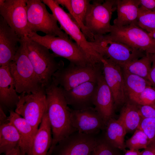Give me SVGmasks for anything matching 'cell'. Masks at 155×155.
I'll list each match as a JSON object with an SVG mask.
<instances>
[{
  "label": "cell",
  "instance_id": "6da1fadb",
  "mask_svg": "<svg viewBox=\"0 0 155 155\" xmlns=\"http://www.w3.org/2000/svg\"><path fill=\"white\" fill-rule=\"evenodd\" d=\"M45 88L46 112L52 134V142L47 155H51L60 141L76 131L72 123V110L68 106L60 87L52 81Z\"/></svg>",
  "mask_w": 155,
  "mask_h": 155
},
{
  "label": "cell",
  "instance_id": "7a4b0ae2",
  "mask_svg": "<svg viewBox=\"0 0 155 155\" xmlns=\"http://www.w3.org/2000/svg\"><path fill=\"white\" fill-rule=\"evenodd\" d=\"M9 65L17 93H35L44 87L28 57L25 42L23 38H21L19 46L13 60Z\"/></svg>",
  "mask_w": 155,
  "mask_h": 155
},
{
  "label": "cell",
  "instance_id": "3957f363",
  "mask_svg": "<svg viewBox=\"0 0 155 155\" xmlns=\"http://www.w3.org/2000/svg\"><path fill=\"white\" fill-rule=\"evenodd\" d=\"M51 10L60 25V28L82 49L90 63L96 65L102 63L103 57L88 40L80 28L69 13L66 12L55 0H42Z\"/></svg>",
  "mask_w": 155,
  "mask_h": 155
},
{
  "label": "cell",
  "instance_id": "277c9868",
  "mask_svg": "<svg viewBox=\"0 0 155 155\" xmlns=\"http://www.w3.org/2000/svg\"><path fill=\"white\" fill-rule=\"evenodd\" d=\"M23 38L28 57L42 86L45 88L51 83L54 73L64 67L63 62H57L55 55L45 46L28 36Z\"/></svg>",
  "mask_w": 155,
  "mask_h": 155
},
{
  "label": "cell",
  "instance_id": "5b68a950",
  "mask_svg": "<svg viewBox=\"0 0 155 155\" xmlns=\"http://www.w3.org/2000/svg\"><path fill=\"white\" fill-rule=\"evenodd\" d=\"M28 37L51 50L55 57L65 58L70 63L80 65L91 64L81 47L69 37L47 35L41 36L33 32Z\"/></svg>",
  "mask_w": 155,
  "mask_h": 155
},
{
  "label": "cell",
  "instance_id": "8992f818",
  "mask_svg": "<svg viewBox=\"0 0 155 155\" xmlns=\"http://www.w3.org/2000/svg\"><path fill=\"white\" fill-rule=\"evenodd\" d=\"M102 63L80 65L69 63L57 70L52 81L61 88L68 90L88 82H97L102 74Z\"/></svg>",
  "mask_w": 155,
  "mask_h": 155
},
{
  "label": "cell",
  "instance_id": "52a82bcc",
  "mask_svg": "<svg viewBox=\"0 0 155 155\" xmlns=\"http://www.w3.org/2000/svg\"><path fill=\"white\" fill-rule=\"evenodd\" d=\"M45 4L40 0H27L28 23L31 32H41L46 35L69 38L59 27L54 16L47 10Z\"/></svg>",
  "mask_w": 155,
  "mask_h": 155
},
{
  "label": "cell",
  "instance_id": "ba28073f",
  "mask_svg": "<svg viewBox=\"0 0 155 155\" xmlns=\"http://www.w3.org/2000/svg\"><path fill=\"white\" fill-rule=\"evenodd\" d=\"M110 39L126 44L146 53L155 54V40L137 25L122 27L111 25L109 33L104 35Z\"/></svg>",
  "mask_w": 155,
  "mask_h": 155
},
{
  "label": "cell",
  "instance_id": "9c48e42d",
  "mask_svg": "<svg viewBox=\"0 0 155 155\" xmlns=\"http://www.w3.org/2000/svg\"><path fill=\"white\" fill-rule=\"evenodd\" d=\"M96 51L121 67L144 56V52L133 48L119 42L109 39L104 35L94 37L91 42Z\"/></svg>",
  "mask_w": 155,
  "mask_h": 155
},
{
  "label": "cell",
  "instance_id": "30bf717a",
  "mask_svg": "<svg viewBox=\"0 0 155 155\" xmlns=\"http://www.w3.org/2000/svg\"><path fill=\"white\" fill-rule=\"evenodd\" d=\"M116 0H95L91 3L85 25L93 36H101L110 33L113 12L116 10Z\"/></svg>",
  "mask_w": 155,
  "mask_h": 155
},
{
  "label": "cell",
  "instance_id": "8fae6325",
  "mask_svg": "<svg viewBox=\"0 0 155 155\" xmlns=\"http://www.w3.org/2000/svg\"><path fill=\"white\" fill-rule=\"evenodd\" d=\"M15 112L26 120L36 132L47 111L45 87L35 93L23 92Z\"/></svg>",
  "mask_w": 155,
  "mask_h": 155
},
{
  "label": "cell",
  "instance_id": "7c38bea8",
  "mask_svg": "<svg viewBox=\"0 0 155 155\" xmlns=\"http://www.w3.org/2000/svg\"><path fill=\"white\" fill-rule=\"evenodd\" d=\"M27 0H0V14L20 38L31 32L28 26Z\"/></svg>",
  "mask_w": 155,
  "mask_h": 155
},
{
  "label": "cell",
  "instance_id": "4fadbf2b",
  "mask_svg": "<svg viewBox=\"0 0 155 155\" xmlns=\"http://www.w3.org/2000/svg\"><path fill=\"white\" fill-rule=\"evenodd\" d=\"M95 135L76 131L60 141L52 153L57 152V155H90L98 139Z\"/></svg>",
  "mask_w": 155,
  "mask_h": 155
},
{
  "label": "cell",
  "instance_id": "5bb4252c",
  "mask_svg": "<svg viewBox=\"0 0 155 155\" xmlns=\"http://www.w3.org/2000/svg\"><path fill=\"white\" fill-rule=\"evenodd\" d=\"M103 75L113 96L115 108L124 104L128 97L125 88L122 69L119 65L103 57Z\"/></svg>",
  "mask_w": 155,
  "mask_h": 155
},
{
  "label": "cell",
  "instance_id": "9a60e30c",
  "mask_svg": "<svg viewBox=\"0 0 155 155\" xmlns=\"http://www.w3.org/2000/svg\"><path fill=\"white\" fill-rule=\"evenodd\" d=\"M71 120L76 131L85 134L95 135L105 129V124L94 107L80 110H72Z\"/></svg>",
  "mask_w": 155,
  "mask_h": 155
},
{
  "label": "cell",
  "instance_id": "2e32d148",
  "mask_svg": "<svg viewBox=\"0 0 155 155\" xmlns=\"http://www.w3.org/2000/svg\"><path fill=\"white\" fill-rule=\"evenodd\" d=\"M92 103L106 126L108 120L114 118L115 107L112 93L102 73L98 79Z\"/></svg>",
  "mask_w": 155,
  "mask_h": 155
},
{
  "label": "cell",
  "instance_id": "e0dca14e",
  "mask_svg": "<svg viewBox=\"0 0 155 155\" xmlns=\"http://www.w3.org/2000/svg\"><path fill=\"white\" fill-rule=\"evenodd\" d=\"M21 38L0 16V66L13 61L19 48Z\"/></svg>",
  "mask_w": 155,
  "mask_h": 155
},
{
  "label": "cell",
  "instance_id": "ac0fdd59",
  "mask_svg": "<svg viewBox=\"0 0 155 155\" xmlns=\"http://www.w3.org/2000/svg\"><path fill=\"white\" fill-rule=\"evenodd\" d=\"M97 82H86L68 90L60 88L68 105L74 110H80L92 107Z\"/></svg>",
  "mask_w": 155,
  "mask_h": 155
},
{
  "label": "cell",
  "instance_id": "d6986e66",
  "mask_svg": "<svg viewBox=\"0 0 155 155\" xmlns=\"http://www.w3.org/2000/svg\"><path fill=\"white\" fill-rule=\"evenodd\" d=\"M9 65L0 67V106L4 111L13 110L20 100Z\"/></svg>",
  "mask_w": 155,
  "mask_h": 155
},
{
  "label": "cell",
  "instance_id": "ffe728a7",
  "mask_svg": "<svg viewBox=\"0 0 155 155\" xmlns=\"http://www.w3.org/2000/svg\"><path fill=\"white\" fill-rule=\"evenodd\" d=\"M51 127L47 112L26 155H47L52 141Z\"/></svg>",
  "mask_w": 155,
  "mask_h": 155
},
{
  "label": "cell",
  "instance_id": "44dd1931",
  "mask_svg": "<svg viewBox=\"0 0 155 155\" xmlns=\"http://www.w3.org/2000/svg\"><path fill=\"white\" fill-rule=\"evenodd\" d=\"M59 4L68 10L69 14L80 28L82 32L89 42L94 40L93 36L85 25L87 14L90 5L89 0H55Z\"/></svg>",
  "mask_w": 155,
  "mask_h": 155
},
{
  "label": "cell",
  "instance_id": "7402d4cb",
  "mask_svg": "<svg viewBox=\"0 0 155 155\" xmlns=\"http://www.w3.org/2000/svg\"><path fill=\"white\" fill-rule=\"evenodd\" d=\"M140 0H117V17L113 25L122 27L132 24L137 25Z\"/></svg>",
  "mask_w": 155,
  "mask_h": 155
},
{
  "label": "cell",
  "instance_id": "603a6c76",
  "mask_svg": "<svg viewBox=\"0 0 155 155\" xmlns=\"http://www.w3.org/2000/svg\"><path fill=\"white\" fill-rule=\"evenodd\" d=\"M9 121L16 127L21 137L19 148L22 154L26 155L30 146L36 132L30 123L13 110L9 111Z\"/></svg>",
  "mask_w": 155,
  "mask_h": 155
},
{
  "label": "cell",
  "instance_id": "cb8c5ba5",
  "mask_svg": "<svg viewBox=\"0 0 155 155\" xmlns=\"http://www.w3.org/2000/svg\"><path fill=\"white\" fill-rule=\"evenodd\" d=\"M117 120L123 125L127 133L137 129L142 118L138 105L129 100L124 104Z\"/></svg>",
  "mask_w": 155,
  "mask_h": 155
},
{
  "label": "cell",
  "instance_id": "d4e9b609",
  "mask_svg": "<svg viewBox=\"0 0 155 155\" xmlns=\"http://www.w3.org/2000/svg\"><path fill=\"white\" fill-rule=\"evenodd\" d=\"M105 129L104 138L106 141L113 147L125 152V137L127 132L123 125L113 118L108 121Z\"/></svg>",
  "mask_w": 155,
  "mask_h": 155
},
{
  "label": "cell",
  "instance_id": "484cf974",
  "mask_svg": "<svg viewBox=\"0 0 155 155\" xmlns=\"http://www.w3.org/2000/svg\"><path fill=\"white\" fill-rule=\"evenodd\" d=\"M20 135L15 126L10 122L0 125V153L5 154L19 146Z\"/></svg>",
  "mask_w": 155,
  "mask_h": 155
},
{
  "label": "cell",
  "instance_id": "4316f807",
  "mask_svg": "<svg viewBox=\"0 0 155 155\" xmlns=\"http://www.w3.org/2000/svg\"><path fill=\"white\" fill-rule=\"evenodd\" d=\"M122 69L125 90L130 100H133L147 87L153 86L147 79Z\"/></svg>",
  "mask_w": 155,
  "mask_h": 155
},
{
  "label": "cell",
  "instance_id": "83f0119b",
  "mask_svg": "<svg viewBox=\"0 0 155 155\" xmlns=\"http://www.w3.org/2000/svg\"><path fill=\"white\" fill-rule=\"evenodd\" d=\"M152 55L146 53L142 57L127 63L121 67L130 73L144 78L150 82V73L152 65Z\"/></svg>",
  "mask_w": 155,
  "mask_h": 155
},
{
  "label": "cell",
  "instance_id": "f1b7e54d",
  "mask_svg": "<svg viewBox=\"0 0 155 155\" xmlns=\"http://www.w3.org/2000/svg\"><path fill=\"white\" fill-rule=\"evenodd\" d=\"M126 147L129 150H139L147 148L150 144L149 140L142 130L137 129L133 135L125 142Z\"/></svg>",
  "mask_w": 155,
  "mask_h": 155
},
{
  "label": "cell",
  "instance_id": "f546056e",
  "mask_svg": "<svg viewBox=\"0 0 155 155\" xmlns=\"http://www.w3.org/2000/svg\"><path fill=\"white\" fill-rule=\"evenodd\" d=\"M137 25L148 33L155 31V12L139 7Z\"/></svg>",
  "mask_w": 155,
  "mask_h": 155
},
{
  "label": "cell",
  "instance_id": "4dcf8cb0",
  "mask_svg": "<svg viewBox=\"0 0 155 155\" xmlns=\"http://www.w3.org/2000/svg\"><path fill=\"white\" fill-rule=\"evenodd\" d=\"M118 150L110 144L104 137L99 138L90 155H121Z\"/></svg>",
  "mask_w": 155,
  "mask_h": 155
},
{
  "label": "cell",
  "instance_id": "1f68e13d",
  "mask_svg": "<svg viewBox=\"0 0 155 155\" xmlns=\"http://www.w3.org/2000/svg\"><path fill=\"white\" fill-rule=\"evenodd\" d=\"M131 101L140 105L155 103V88L152 86L147 87Z\"/></svg>",
  "mask_w": 155,
  "mask_h": 155
},
{
  "label": "cell",
  "instance_id": "d6a6232c",
  "mask_svg": "<svg viewBox=\"0 0 155 155\" xmlns=\"http://www.w3.org/2000/svg\"><path fill=\"white\" fill-rule=\"evenodd\" d=\"M137 129L146 134L149 140V144L155 143V119L142 118Z\"/></svg>",
  "mask_w": 155,
  "mask_h": 155
},
{
  "label": "cell",
  "instance_id": "836d02e7",
  "mask_svg": "<svg viewBox=\"0 0 155 155\" xmlns=\"http://www.w3.org/2000/svg\"><path fill=\"white\" fill-rule=\"evenodd\" d=\"M138 106L142 118L155 119V103L146 105H138Z\"/></svg>",
  "mask_w": 155,
  "mask_h": 155
},
{
  "label": "cell",
  "instance_id": "e575fe53",
  "mask_svg": "<svg viewBox=\"0 0 155 155\" xmlns=\"http://www.w3.org/2000/svg\"><path fill=\"white\" fill-rule=\"evenodd\" d=\"M140 6L144 9L155 12V0H140Z\"/></svg>",
  "mask_w": 155,
  "mask_h": 155
},
{
  "label": "cell",
  "instance_id": "d590c367",
  "mask_svg": "<svg viewBox=\"0 0 155 155\" xmlns=\"http://www.w3.org/2000/svg\"><path fill=\"white\" fill-rule=\"evenodd\" d=\"M150 78L153 86L155 88V54L152 55V63L150 73Z\"/></svg>",
  "mask_w": 155,
  "mask_h": 155
},
{
  "label": "cell",
  "instance_id": "8d00e7d4",
  "mask_svg": "<svg viewBox=\"0 0 155 155\" xmlns=\"http://www.w3.org/2000/svg\"><path fill=\"white\" fill-rule=\"evenodd\" d=\"M9 122L8 117L2 107L0 106V125L7 123Z\"/></svg>",
  "mask_w": 155,
  "mask_h": 155
},
{
  "label": "cell",
  "instance_id": "74e56055",
  "mask_svg": "<svg viewBox=\"0 0 155 155\" xmlns=\"http://www.w3.org/2000/svg\"><path fill=\"white\" fill-rule=\"evenodd\" d=\"M5 155H21V152L19 146L7 152L5 154Z\"/></svg>",
  "mask_w": 155,
  "mask_h": 155
},
{
  "label": "cell",
  "instance_id": "f35d334b",
  "mask_svg": "<svg viewBox=\"0 0 155 155\" xmlns=\"http://www.w3.org/2000/svg\"><path fill=\"white\" fill-rule=\"evenodd\" d=\"M141 153L139 150L129 149L126 150L124 155H141Z\"/></svg>",
  "mask_w": 155,
  "mask_h": 155
},
{
  "label": "cell",
  "instance_id": "ab89813d",
  "mask_svg": "<svg viewBox=\"0 0 155 155\" xmlns=\"http://www.w3.org/2000/svg\"><path fill=\"white\" fill-rule=\"evenodd\" d=\"M141 155H155L152 150L150 147H148L141 151Z\"/></svg>",
  "mask_w": 155,
  "mask_h": 155
},
{
  "label": "cell",
  "instance_id": "60d3db41",
  "mask_svg": "<svg viewBox=\"0 0 155 155\" xmlns=\"http://www.w3.org/2000/svg\"><path fill=\"white\" fill-rule=\"evenodd\" d=\"M148 147L152 149L155 155V143L150 144Z\"/></svg>",
  "mask_w": 155,
  "mask_h": 155
},
{
  "label": "cell",
  "instance_id": "b9f144b4",
  "mask_svg": "<svg viewBox=\"0 0 155 155\" xmlns=\"http://www.w3.org/2000/svg\"><path fill=\"white\" fill-rule=\"evenodd\" d=\"M148 33L151 37L155 40V31Z\"/></svg>",
  "mask_w": 155,
  "mask_h": 155
},
{
  "label": "cell",
  "instance_id": "7bdbcfd3",
  "mask_svg": "<svg viewBox=\"0 0 155 155\" xmlns=\"http://www.w3.org/2000/svg\"><path fill=\"white\" fill-rule=\"evenodd\" d=\"M21 155H24V154H22L21 153Z\"/></svg>",
  "mask_w": 155,
  "mask_h": 155
}]
</instances>
